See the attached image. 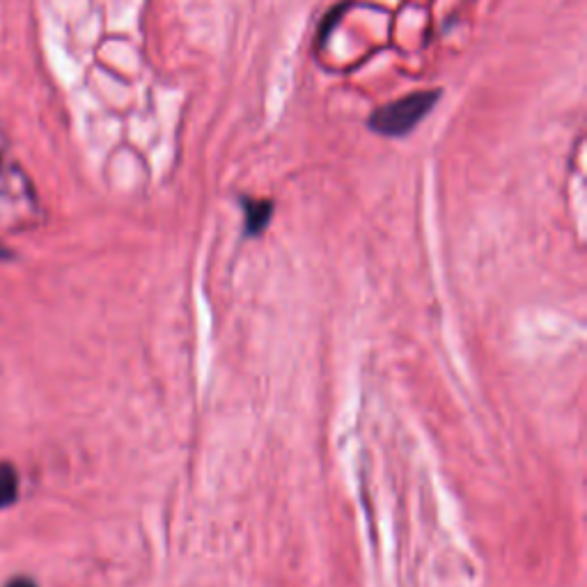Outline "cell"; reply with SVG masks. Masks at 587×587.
I'll return each mask as SVG.
<instances>
[{"label": "cell", "mask_w": 587, "mask_h": 587, "mask_svg": "<svg viewBox=\"0 0 587 587\" xmlns=\"http://www.w3.org/2000/svg\"><path fill=\"white\" fill-rule=\"evenodd\" d=\"M7 587H35V583L28 581V578H17V581H12Z\"/></svg>", "instance_id": "277c9868"}, {"label": "cell", "mask_w": 587, "mask_h": 587, "mask_svg": "<svg viewBox=\"0 0 587 587\" xmlns=\"http://www.w3.org/2000/svg\"><path fill=\"white\" fill-rule=\"evenodd\" d=\"M441 99V90L413 92V95L397 99L393 104L379 108L370 117V129L386 138H402L411 133Z\"/></svg>", "instance_id": "6da1fadb"}, {"label": "cell", "mask_w": 587, "mask_h": 587, "mask_svg": "<svg viewBox=\"0 0 587 587\" xmlns=\"http://www.w3.org/2000/svg\"><path fill=\"white\" fill-rule=\"evenodd\" d=\"M17 473H14L12 466H0V507H7L14 503L17 498Z\"/></svg>", "instance_id": "3957f363"}, {"label": "cell", "mask_w": 587, "mask_h": 587, "mask_svg": "<svg viewBox=\"0 0 587 587\" xmlns=\"http://www.w3.org/2000/svg\"><path fill=\"white\" fill-rule=\"evenodd\" d=\"M246 214V237H260V234L269 228L273 216V202L271 200H255V198H241Z\"/></svg>", "instance_id": "7a4b0ae2"}]
</instances>
